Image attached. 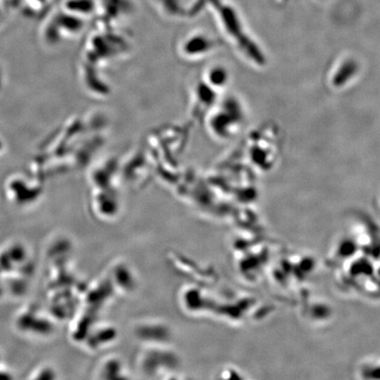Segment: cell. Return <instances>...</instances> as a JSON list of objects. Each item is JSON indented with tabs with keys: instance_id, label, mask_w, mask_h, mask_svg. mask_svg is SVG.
I'll return each mask as SVG.
<instances>
[]
</instances>
